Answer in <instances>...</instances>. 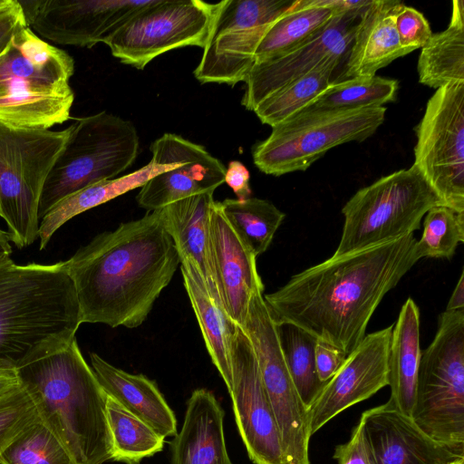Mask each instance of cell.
<instances>
[{
  "instance_id": "1",
  "label": "cell",
  "mask_w": 464,
  "mask_h": 464,
  "mask_svg": "<svg viewBox=\"0 0 464 464\" xmlns=\"http://www.w3.org/2000/svg\"><path fill=\"white\" fill-rule=\"evenodd\" d=\"M413 234L334 256L294 275L264 300L277 323L293 324L347 356L365 336L384 295L420 259Z\"/></svg>"
},
{
  "instance_id": "2",
  "label": "cell",
  "mask_w": 464,
  "mask_h": 464,
  "mask_svg": "<svg viewBox=\"0 0 464 464\" xmlns=\"http://www.w3.org/2000/svg\"><path fill=\"white\" fill-rule=\"evenodd\" d=\"M81 322L142 324L180 266L161 208L102 232L65 261Z\"/></svg>"
},
{
  "instance_id": "3",
  "label": "cell",
  "mask_w": 464,
  "mask_h": 464,
  "mask_svg": "<svg viewBox=\"0 0 464 464\" xmlns=\"http://www.w3.org/2000/svg\"><path fill=\"white\" fill-rule=\"evenodd\" d=\"M81 324L65 261L0 264V369L16 370L66 345Z\"/></svg>"
},
{
  "instance_id": "4",
  "label": "cell",
  "mask_w": 464,
  "mask_h": 464,
  "mask_svg": "<svg viewBox=\"0 0 464 464\" xmlns=\"http://www.w3.org/2000/svg\"><path fill=\"white\" fill-rule=\"evenodd\" d=\"M15 371L40 420L65 446L75 464L111 460L107 395L76 338Z\"/></svg>"
},
{
  "instance_id": "5",
  "label": "cell",
  "mask_w": 464,
  "mask_h": 464,
  "mask_svg": "<svg viewBox=\"0 0 464 464\" xmlns=\"http://www.w3.org/2000/svg\"><path fill=\"white\" fill-rule=\"evenodd\" d=\"M73 58L22 25L0 54V123L50 129L70 119Z\"/></svg>"
},
{
  "instance_id": "6",
  "label": "cell",
  "mask_w": 464,
  "mask_h": 464,
  "mask_svg": "<svg viewBox=\"0 0 464 464\" xmlns=\"http://www.w3.org/2000/svg\"><path fill=\"white\" fill-rule=\"evenodd\" d=\"M411 419L464 456V309L445 310L433 341L421 352Z\"/></svg>"
},
{
  "instance_id": "7",
  "label": "cell",
  "mask_w": 464,
  "mask_h": 464,
  "mask_svg": "<svg viewBox=\"0 0 464 464\" xmlns=\"http://www.w3.org/2000/svg\"><path fill=\"white\" fill-rule=\"evenodd\" d=\"M444 205L414 165L360 188L344 204V223L334 256L413 234L426 213Z\"/></svg>"
},
{
  "instance_id": "8",
  "label": "cell",
  "mask_w": 464,
  "mask_h": 464,
  "mask_svg": "<svg viewBox=\"0 0 464 464\" xmlns=\"http://www.w3.org/2000/svg\"><path fill=\"white\" fill-rule=\"evenodd\" d=\"M139 148L130 121L106 111L78 119L44 185L39 219L65 197L124 172Z\"/></svg>"
},
{
  "instance_id": "9",
  "label": "cell",
  "mask_w": 464,
  "mask_h": 464,
  "mask_svg": "<svg viewBox=\"0 0 464 464\" xmlns=\"http://www.w3.org/2000/svg\"><path fill=\"white\" fill-rule=\"evenodd\" d=\"M72 129V124L51 130L0 123V218L18 248L38 238L43 188Z\"/></svg>"
},
{
  "instance_id": "10",
  "label": "cell",
  "mask_w": 464,
  "mask_h": 464,
  "mask_svg": "<svg viewBox=\"0 0 464 464\" xmlns=\"http://www.w3.org/2000/svg\"><path fill=\"white\" fill-rule=\"evenodd\" d=\"M386 107L304 109L272 127L252 152L257 169L267 175L304 171L328 150L362 141L383 123Z\"/></svg>"
},
{
  "instance_id": "11",
  "label": "cell",
  "mask_w": 464,
  "mask_h": 464,
  "mask_svg": "<svg viewBox=\"0 0 464 464\" xmlns=\"http://www.w3.org/2000/svg\"><path fill=\"white\" fill-rule=\"evenodd\" d=\"M219 2L152 0L106 42L121 63L143 70L159 55L185 47H205Z\"/></svg>"
},
{
  "instance_id": "12",
  "label": "cell",
  "mask_w": 464,
  "mask_h": 464,
  "mask_svg": "<svg viewBox=\"0 0 464 464\" xmlns=\"http://www.w3.org/2000/svg\"><path fill=\"white\" fill-rule=\"evenodd\" d=\"M415 133L412 165L445 206L464 212V82L435 91Z\"/></svg>"
},
{
  "instance_id": "13",
  "label": "cell",
  "mask_w": 464,
  "mask_h": 464,
  "mask_svg": "<svg viewBox=\"0 0 464 464\" xmlns=\"http://www.w3.org/2000/svg\"><path fill=\"white\" fill-rule=\"evenodd\" d=\"M254 293L242 327L253 346L261 381L271 404L285 464H310L308 410L292 381L274 320L263 295Z\"/></svg>"
},
{
  "instance_id": "14",
  "label": "cell",
  "mask_w": 464,
  "mask_h": 464,
  "mask_svg": "<svg viewBox=\"0 0 464 464\" xmlns=\"http://www.w3.org/2000/svg\"><path fill=\"white\" fill-rule=\"evenodd\" d=\"M295 0H224L194 70L200 83L235 86L245 82L254 66V54L269 25Z\"/></svg>"
},
{
  "instance_id": "15",
  "label": "cell",
  "mask_w": 464,
  "mask_h": 464,
  "mask_svg": "<svg viewBox=\"0 0 464 464\" xmlns=\"http://www.w3.org/2000/svg\"><path fill=\"white\" fill-rule=\"evenodd\" d=\"M152 0H36L20 2L27 25L54 44L92 48L109 38Z\"/></svg>"
},
{
  "instance_id": "16",
  "label": "cell",
  "mask_w": 464,
  "mask_h": 464,
  "mask_svg": "<svg viewBox=\"0 0 464 464\" xmlns=\"http://www.w3.org/2000/svg\"><path fill=\"white\" fill-rule=\"evenodd\" d=\"M235 420L254 464H285L278 426L265 392L251 342L237 326L231 347Z\"/></svg>"
},
{
  "instance_id": "17",
  "label": "cell",
  "mask_w": 464,
  "mask_h": 464,
  "mask_svg": "<svg viewBox=\"0 0 464 464\" xmlns=\"http://www.w3.org/2000/svg\"><path fill=\"white\" fill-rule=\"evenodd\" d=\"M151 160L157 164L178 165L162 172L140 189V207L152 211L174 201L202 193L214 192L224 183L226 167L201 145L179 135L165 133L151 143Z\"/></svg>"
},
{
  "instance_id": "18",
  "label": "cell",
  "mask_w": 464,
  "mask_h": 464,
  "mask_svg": "<svg viewBox=\"0 0 464 464\" xmlns=\"http://www.w3.org/2000/svg\"><path fill=\"white\" fill-rule=\"evenodd\" d=\"M361 13L336 14L319 33L294 49L256 63L248 72L241 104L254 110L267 97L332 57L346 58Z\"/></svg>"
},
{
  "instance_id": "19",
  "label": "cell",
  "mask_w": 464,
  "mask_h": 464,
  "mask_svg": "<svg viewBox=\"0 0 464 464\" xmlns=\"http://www.w3.org/2000/svg\"><path fill=\"white\" fill-rule=\"evenodd\" d=\"M393 324L365 334L308 408L311 435L337 414L367 400L389 383V353Z\"/></svg>"
},
{
  "instance_id": "20",
  "label": "cell",
  "mask_w": 464,
  "mask_h": 464,
  "mask_svg": "<svg viewBox=\"0 0 464 464\" xmlns=\"http://www.w3.org/2000/svg\"><path fill=\"white\" fill-rule=\"evenodd\" d=\"M359 420L372 464H451L464 457L426 435L389 400Z\"/></svg>"
},
{
  "instance_id": "21",
  "label": "cell",
  "mask_w": 464,
  "mask_h": 464,
  "mask_svg": "<svg viewBox=\"0 0 464 464\" xmlns=\"http://www.w3.org/2000/svg\"><path fill=\"white\" fill-rule=\"evenodd\" d=\"M211 256L221 303L229 317L243 327L250 299L264 291L257 272L256 256L244 245L214 201L209 216Z\"/></svg>"
},
{
  "instance_id": "22",
  "label": "cell",
  "mask_w": 464,
  "mask_h": 464,
  "mask_svg": "<svg viewBox=\"0 0 464 464\" xmlns=\"http://www.w3.org/2000/svg\"><path fill=\"white\" fill-rule=\"evenodd\" d=\"M404 4L372 0L359 15L341 80L376 75L378 70L410 52L401 44L395 15Z\"/></svg>"
},
{
  "instance_id": "23",
  "label": "cell",
  "mask_w": 464,
  "mask_h": 464,
  "mask_svg": "<svg viewBox=\"0 0 464 464\" xmlns=\"http://www.w3.org/2000/svg\"><path fill=\"white\" fill-rule=\"evenodd\" d=\"M225 411L212 392L196 389L170 442L171 464H233L224 436Z\"/></svg>"
},
{
  "instance_id": "24",
  "label": "cell",
  "mask_w": 464,
  "mask_h": 464,
  "mask_svg": "<svg viewBox=\"0 0 464 464\" xmlns=\"http://www.w3.org/2000/svg\"><path fill=\"white\" fill-rule=\"evenodd\" d=\"M213 194L207 192L193 195L161 208V211L166 230L176 246L180 262L191 263L211 295L221 303L209 237V216L215 201Z\"/></svg>"
},
{
  "instance_id": "25",
  "label": "cell",
  "mask_w": 464,
  "mask_h": 464,
  "mask_svg": "<svg viewBox=\"0 0 464 464\" xmlns=\"http://www.w3.org/2000/svg\"><path fill=\"white\" fill-rule=\"evenodd\" d=\"M91 367L107 396L145 421L164 438L175 436L177 420L155 382L111 364L90 353Z\"/></svg>"
},
{
  "instance_id": "26",
  "label": "cell",
  "mask_w": 464,
  "mask_h": 464,
  "mask_svg": "<svg viewBox=\"0 0 464 464\" xmlns=\"http://www.w3.org/2000/svg\"><path fill=\"white\" fill-rule=\"evenodd\" d=\"M184 287L198 323L206 348L223 379L228 393L232 390L231 347L237 324L207 287L198 270L188 261L180 262Z\"/></svg>"
},
{
  "instance_id": "27",
  "label": "cell",
  "mask_w": 464,
  "mask_h": 464,
  "mask_svg": "<svg viewBox=\"0 0 464 464\" xmlns=\"http://www.w3.org/2000/svg\"><path fill=\"white\" fill-rule=\"evenodd\" d=\"M420 311L409 297L393 324L389 353L388 385L391 401L404 415L411 418L414 402L418 368L420 359Z\"/></svg>"
},
{
  "instance_id": "28",
  "label": "cell",
  "mask_w": 464,
  "mask_h": 464,
  "mask_svg": "<svg viewBox=\"0 0 464 464\" xmlns=\"http://www.w3.org/2000/svg\"><path fill=\"white\" fill-rule=\"evenodd\" d=\"M178 162L157 164L150 160L140 169L109 180L85 187L60 200L41 219L39 248H45L53 235L71 218L130 190L141 188L153 177L174 169Z\"/></svg>"
},
{
  "instance_id": "29",
  "label": "cell",
  "mask_w": 464,
  "mask_h": 464,
  "mask_svg": "<svg viewBox=\"0 0 464 464\" xmlns=\"http://www.w3.org/2000/svg\"><path fill=\"white\" fill-rule=\"evenodd\" d=\"M338 14L326 0H295L264 34L254 54V64L281 55L323 30Z\"/></svg>"
},
{
  "instance_id": "30",
  "label": "cell",
  "mask_w": 464,
  "mask_h": 464,
  "mask_svg": "<svg viewBox=\"0 0 464 464\" xmlns=\"http://www.w3.org/2000/svg\"><path fill=\"white\" fill-rule=\"evenodd\" d=\"M417 71L419 82L438 89L452 82H464V1L452 2L448 27L432 34L420 48Z\"/></svg>"
},
{
  "instance_id": "31",
  "label": "cell",
  "mask_w": 464,
  "mask_h": 464,
  "mask_svg": "<svg viewBox=\"0 0 464 464\" xmlns=\"http://www.w3.org/2000/svg\"><path fill=\"white\" fill-rule=\"evenodd\" d=\"M343 58L332 57L307 74L291 82L266 100L254 112L264 124L274 127L309 106L332 82L335 68Z\"/></svg>"
},
{
  "instance_id": "32",
  "label": "cell",
  "mask_w": 464,
  "mask_h": 464,
  "mask_svg": "<svg viewBox=\"0 0 464 464\" xmlns=\"http://www.w3.org/2000/svg\"><path fill=\"white\" fill-rule=\"evenodd\" d=\"M220 204L233 230L256 257L267 250L285 217L272 202L257 198H226Z\"/></svg>"
},
{
  "instance_id": "33",
  "label": "cell",
  "mask_w": 464,
  "mask_h": 464,
  "mask_svg": "<svg viewBox=\"0 0 464 464\" xmlns=\"http://www.w3.org/2000/svg\"><path fill=\"white\" fill-rule=\"evenodd\" d=\"M106 413L111 438V460L140 464L145 458L163 450V436L109 396Z\"/></svg>"
},
{
  "instance_id": "34",
  "label": "cell",
  "mask_w": 464,
  "mask_h": 464,
  "mask_svg": "<svg viewBox=\"0 0 464 464\" xmlns=\"http://www.w3.org/2000/svg\"><path fill=\"white\" fill-rule=\"evenodd\" d=\"M285 362L295 389L305 407L318 397L326 382L319 380L314 359L317 338L285 322H276Z\"/></svg>"
},
{
  "instance_id": "35",
  "label": "cell",
  "mask_w": 464,
  "mask_h": 464,
  "mask_svg": "<svg viewBox=\"0 0 464 464\" xmlns=\"http://www.w3.org/2000/svg\"><path fill=\"white\" fill-rule=\"evenodd\" d=\"M399 82L378 75L332 81L304 109L377 108L396 98Z\"/></svg>"
},
{
  "instance_id": "36",
  "label": "cell",
  "mask_w": 464,
  "mask_h": 464,
  "mask_svg": "<svg viewBox=\"0 0 464 464\" xmlns=\"http://www.w3.org/2000/svg\"><path fill=\"white\" fill-rule=\"evenodd\" d=\"M0 464L75 463L65 446L39 417L4 450Z\"/></svg>"
},
{
  "instance_id": "37",
  "label": "cell",
  "mask_w": 464,
  "mask_h": 464,
  "mask_svg": "<svg viewBox=\"0 0 464 464\" xmlns=\"http://www.w3.org/2000/svg\"><path fill=\"white\" fill-rule=\"evenodd\" d=\"M464 242V212L445 205L431 208L425 215L423 232L416 243L420 258H451Z\"/></svg>"
},
{
  "instance_id": "38",
  "label": "cell",
  "mask_w": 464,
  "mask_h": 464,
  "mask_svg": "<svg viewBox=\"0 0 464 464\" xmlns=\"http://www.w3.org/2000/svg\"><path fill=\"white\" fill-rule=\"evenodd\" d=\"M38 419L36 406L22 384L0 396V455L15 437Z\"/></svg>"
},
{
  "instance_id": "39",
  "label": "cell",
  "mask_w": 464,
  "mask_h": 464,
  "mask_svg": "<svg viewBox=\"0 0 464 464\" xmlns=\"http://www.w3.org/2000/svg\"><path fill=\"white\" fill-rule=\"evenodd\" d=\"M395 26L401 44L410 53L422 48L432 35L430 23L424 15L405 5L395 15Z\"/></svg>"
},
{
  "instance_id": "40",
  "label": "cell",
  "mask_w": 464,
  "mask_h": 464,
  "mask_svg": "<svg viewBox=\"0 0 464 464\" xmlns=\"http://www.w3.org/2000/svg\"><path fill=\"white\" fill-rule=\"evenodd\" d=\"M333 458L338 464H372L360 420L353 429L350 440L334 448Z\"/></svg>"
},
{
  "instance_id": "41",
  "label": "cell",
  "mask_w": 464,
  "mask_h": 464,
  "mask_svg": "<svg viewBox=\"0 0 464 464\" xmlns=\"http://www.w3.org/2000/svg\"><path fill=\"white\" fill-rule=\"evenodd\" d=\"M346 357L347 355L339 348L317 339L314 359L319 380L327 382L341 368Z\"/></svg>"
},
{
  "instance_id": "42",
  "label": "cell",
  "mask_w": 464,
  "mask_h": 464,
  "mask_svg": "<svg viewBox=\"0 0 464 464\" xmlns=\"http://www.w3.org/2000/svg\"><path fill=\"white\" fill-rule=\"evenodd\" d=\"M24 24H27L19 1L11 0L0 9V54L9 45L16 31Z\"/></svg>"
},
{
  "instance_id": "43",
  "label": "cell",
  "mask_w": 464,
  "mask_h": 464,
  "mask_svg": "<svg viewBox=\"0 0 464 464\" xmlns=\"http://www.w3.org/2000/svg\"><path fill=\"white\" fill-rule=\"evenodd\" d=\"M224 183L233 190L237 199L243 200L251 197L250 173L238 160H232L226 167Z\"/></svg>"
},
{
  "instance_id": "44",
  "label": "cell",
  "mask_w": 464,
  "mask_h": 464,
  "mask_svg": "<svg viewBox=\"0 0 464 464\" xmlns=\"http://www.w3.org/2000/svg\"><path fill=\"white\" fill-rule=\"evenodd\" d=\"M464 309V271L462 270L458 283L450 297L446 311Z\"/></svg>"
},
{
  "instance_id": "45",
  "label": "cell",
  "mask_w": 464,
  "mask_h": 464,
  "mask_svg": "<svg viewBox=\"0 0 464 464\" xmlns=\"http://www.w3.org/2000/svg\"><path fill=\"white\" fill-rule=\"evenodd\" d=\"M21 385L15 370L0 369V396Z\"/></svg>"
},
{
  "instance_id": "46",
  "label": "cell",
  "mask_w": 464,
  "mask_h": 464,
  "mask_svg": "<svg viewBox=\"0 0 464 464\" xmlns=\"http://www.w3.org/2000/svg\"><path fill=\"white\" fill-rule=\"evenodd\" d=\"M10 242L8 232L0 228V259L10 257L12 253Z\"/></svg>"
},
{
  "instance_id": "47",
  "label": "cell",
  "mask_w": 464,
  "mask_h": 464,
  "mask_svg": "<svg viewBox=\"0 0 464 464\" xmlns=\"http://www.w3.org/2000/svg\"><path fill=\"white\" fill-rule=\"evenodd\" d=\"M11 0H0V9L5 7L10 3Z\"/></svg>"
},
{
  "instance_id": "48",
  "label": "cell",
  "mask_w": 464,
  "mask_h": 464,
  "mask_svg": "<svg viewBox=\"0 0 464 464\" xmlns=\"http://www.w3.org/2000/svg\"><path fill=\"white\" fill-rule=\"evenodd\" d=\"M451 464H464V457L463 458H459L458 459H456L455 461H453Z\"/></svg>"
},
{
  "instance_id": "49",
  "label": "cell",
  "mask_w": 464,
  "mask_h": 464,
  "mask_svg": "<svg viewBox=\"0 0 464 464\" xmlns=\"http://www.w3.org/2000/svg\"><path fill=\"white\" fill-rule=\"evenodd\" d=\"M9 259H10V257L0 259V264H3Z\"/></svg>"
}]
</instances>
